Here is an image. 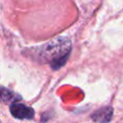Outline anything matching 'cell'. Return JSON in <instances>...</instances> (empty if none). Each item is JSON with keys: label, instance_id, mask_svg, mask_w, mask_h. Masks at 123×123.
Instances as JSON below:
<instances>
[{"label": "cell", "instance_id": "cell-2", "mask_svg": "<svg viewBox=\"0 0 123 123\" xmlns=\"http://www.w3.org/2000/svg\"><path fill=\"white\" fill-rule=\"evenodd\" d=\"M10 111L12 115L17 119H32L35 115V111L32 108L16 102L11 106Z\"/></svg>", "mask_w": 123, "mask_h": 123}, {"label": "cell", "instance_id": "cell-4", "mask_svg": "<svg viewBox=\"0 0 123 123\" xmlns=\"http://www.w3.org/2000/svg\"><path fill=\"white\" fill-rule=\"evenodd\" d=\"M21 97L17 94H15L13 91L0 86V101L5 102V103H11V102H16L20 99Z\"/></svg>", "mask_w": 123, "mask_h": 123}, {"label": "cell", "instance_id": "cell-1", "mask_svg": "<svg viewBox=\"0 0 123 123\" xmlns=\"http://www.w3.org/2000/svg\"><path fill=\"white\" fill-rule=\"evenodd\" d=\"M70 50V40L67 37H58L38 48L37 56L40 61L48 62L50 66L56 70L66 62Z\"/></svg>", "mask_w": 123, "mask_h": 123}, {"label": "cell", "instance_id": "cell-5", "mask_svg": "<svg viewBox=\"0 0 123 123\" xmlns=\"http://www.w3.org/2000/svg\"><path fill=\"white\" fill-rule=\"evenodd\" d=\"M0 123H1V122H0Z\"/></svg>", "mask_w": 123, "mask_h": 123}, {"label": "cell", "instance_id": "cell-3", "mask_svg": "<svg viewBox=\"0 0 123 123\" xmlns=\"http://www.w3.org/2000/svg\"><path fill=\"white\" fill-rule=\"evenodd\" d=\"M113 110L111 107H103L91 114V119L97 123H109L111 120Z\"/></svg>", "mask_w": 123, "mask_h": 123}]
</instances>
